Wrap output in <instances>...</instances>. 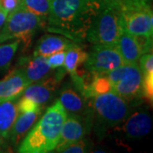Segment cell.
<instances>
[{"label":"cell","instance_id":"1","mask_svg":"<svg viewBox=\"0 0 153 153\" xmlns=\"http://www.w3.org/2000/svg\"><path fill=\"white\" fill-rule=\"evenodd\" d=\"M106 2L107 0H50L46 29L78 44L85 42L89 29Z\"/></svg>","mask_w":153,"mask_h":153},{"label":"cell","instance_id":"2","mask_svg":"<svg viewBox=\"0 0 153 153\" xmlns=\"http://www.w3.org/2000/svg\"><path fill=\"white\" fill-rule=\"evenodd\" d=\"M66 112L58 100L45 111L41 119L23 139L18 152L21 153H47L54 151L60 140Z\"/></svg>","mask_w":153,"mask_h":153},{"label":"cell","instance_id":"3","mask_svg":"<svg viewBox=\"0 0 153 153\" xmlns=\"http://www.w3.org/2000/svg\"><path fill=\"white\" fill-rule=\"evenodd\" d=\"M90 105L93 122L96 123V128L100 134L123 124L130 113L128 101L113 91L91 98Z\"/></svg>","mask_w":153,"mask_h":153},{"label":"cell","instance_id":"4","mask_svg":"<svg viewBox=\"0 0 153 153\" xmlns=\"http://www.w3.org/2000/svg\"><path fill=\"white\" fill-rule=\"evenodd\" d=\"M123 27L119 2L107 0L89 29L86 41L92 44L115 46Z\"/></svg>","mask_w":153,"mask_h":153},{"label":"cell","instance_id":"5","mask_svg":"<svg viewBox=\"0 0 153 153\" xmlns=\"http://www.w3.org/2000/svg\"><path fill=\"white\" fill-rule=\"evenodd\" d=\"M46 22L34 14L19 8L9 13L0 32V44L12 39H19L29 44L40 28L45 27Z\"/></svg>","mask_w":153,"mask_h":153},{"label":"cell","instance_id":"6","mask_svg":"<svg viewBox=\"0 0 153 153\" xmlns=\"http://www.w3.org/2000/svg\"><path fill=\"white\" fill-rule=\"evenodd\" d=\"M123 25L133 35H153V14L151 0L119 2Z\"/></svg>","mask_w":153,"mask_h":153},{"label":"cell","instance_id":"7","mask_svg":"<svg viewBox=\"0 0 153 153\" xmlns=\"http://www.w3.org/2000/svg\"><path fill=\"white\" fill-rule=\"evenodd\" d=\"M112 91L127 101L142 98L143 74L139 64H124L107 73Z\"/></svg>","mask_w":153,"mask_h":153},{"label":"cell","instance_id":"8","mask_svg":"<svg viewBox=\"0 0 153 153\" xmlns=\"http://www.w3.org/2000/svg\"><path fill=\"white\" fill-rule=\"evenodd\" d=\"M124 65L116 46L93 44L83 67L86 71L105 74Z\"/></svg>","mask_w":153,"mask_h":153},{"label":"cell","instance_id":"9","mask_svg":"<svg viewBox=\"0 0 153 153\" xmlns=\"http://www.w3.org/2000/svg\"><path fill=\"white\" fill-rule=\"evenodd\" d=\"M60 102L68 117L79 118L93 124V111L88 99L81 96L76 90L65 88L60 93Z\"/></svg>","mask_w":153,"mask_h":153},{"label":"cell","instance_id":"10","mask_svg":"<svg viewBox=\"0 0 153 153\" xmlns=\"http://www.w3.org/2000/svg\"><path fill=\"white\" fill-rule=\"evenodd\" d=\"M57 71L55 76H46L44 79L36 82L34 84H30L23 92L22 95L33 100L34 102L44 106L48 101H49L55 89L59 86V83L63 77V71L65 69H61Z\"/></svg>","mask_w":153,"mask_h":153},{"label":"cell","instance_id":"11","mask_svg":"<svg viewBox=\"0 0 153 153\" xmlns=\"http://www.w3.org/2000/svg\"><path fill=\"white\" fill-rule=\"evenodd\" d=\"M91 126V123L85 121L67 116L61 128L60 140L55 147L56 152H62L66 146L84 138Z\"/></svg>","mask_w":153,"mask_h":153},{"label":"cell","instance_id":"12","mask_svg":"<svg viewBox=\"0 0 153 153\" xmlns=\"http://www.w3.org/2000/svg\"><path fill=\"white\" fill-rule=\"evenodd\" d=\"M31 83L22 69L16 68L11 71L5 77L0 80V102L20 98Z\"/></svg>","mask_w":153,"mask_h":153},{"label":"cell","instance_id":"13","mask_svg":"<svg viewBox=\"0 0 153 153\" xmlns=\"http://www.w3.org/2000/svg\"><path fill=\"white\" fill-rule=\"evenodd\" d=\"M78 44V43L62 35L45 34L39 38L33 52V55L48 57L56 52L66 51Z\"/></svg>","mask_w":153,"mask_h":153},{"label":"cell","instance_id":"14","mask_svg":"<svg viewBox=\"0 0 153 153\" xmlns=\"http://www.w3.org/2000/svg\"><path fill=\"white\" fill-rule=\"evenodd\" d=\"M122 129L128 139H139L147 135L152 129V117L145 111H139L127 117Z\"/></svg>","mask_w":153,"mask_h":153},{"label":"cell","instance_id":"15","mask_svg":"<svg viewBox=\"0 0 153 153\" xmlns=\"http://www.w3.org/2000/svg\"><path fill=\"white\" fill-rule=\"evenodd\" d=\"M115 46L124 64H137L139 62L141 53L137 45L134 36L128 33L124 27L122 29Z\"/></svg>","mask_w":153,"mask_h":153},{"label":"cell","instance_id":"16","mask_svg":"<svg viewBox=\"0 0 153 153\" xmlns=\"http://www.w3.org/2000/svg\"><path fill=\"white\" fill-rule=\"evenodd\" d=\"M20 68L22 69L25 76L32 83L44 79L51 70L47 57L36 55L22 60Z\"/></svg>","mask_w":153,"mask_h":153},{"label":"cell","instance_id":"17","mask_svg":"<svg viewBox=\"0 0 153 153\" xmlns=\"http://www.w3.org/2000/svg\"><path fill=\"white\" fill-rule=\"evenodd\" d=\"M41 112L42 111H33L18 115L9 138L10 139L11 143L13 145L16 146L23 140L28 132L32 129L33 125L36 123Z\"/></svg>","mask_w":153,"mask_h":153},{"label":"cell","instance_id":"18","mask_svg":"<svg viewBox=\"0 0 153 153\" xmlns=\"http://www.w3.org/2000/svg\"><path fill=\"white\" fill-rule=\"evenodd\" d=\"M16 100H6L0 103V134L4 140L10 138L12 128L19 115Z\"/></svg>","mask_w":153,"mask_h":153},{"label":"cell","instance_id":"19","mask_svg":"<svg viewBox=\"0 0 153 153\" xmlns=\"http://www.w3.org/2000/svg\"><path fill=\"white\" fill-rule=\"evenodd\" d=\"M88 58V53L78 44L66 51L64 60V69L72 76L76 73L77 68L82 66Z\"/></svg>","mask_w":153,"mask_h":153},{"label":"cell","instance_id":"20","mask_svg":"<svg viewBox=\"0 0 153 153\" xmlns=\"http://www.w3.org/2000/svg\"><path fill=\"white\" fill-rule=\"evenodd\" d=\"M21 8L46 21L50 10V0H21Z\"/></svg>","mask_w":153,"mask_h":153},{"label":"cell","instance_id":"21","mask_svg":"<svg viewBox=\"0 0 153 153\" xmlns=\"http://www.w3.org/2000/svg\"><path fill=\"white\" fill-rule=\"evenodd\" d=\"M20 44L19 39H15L13 42L0 45V72L6 71L10 67Z\"/></svg>","mask_w":153,"mask_h":153},{"label":"cell","instance_id":"22","mask_svg":"<svg viewBox=\"0 0 153 153\" xmlns=\"http://www.w3.org/2000/svg\"><path fill=\"white\" fill-rule=\"evenodd\" d=\"M111 91H112V88L108 77L105 76V74L99 73L91 85V98L100 94H104Z\"/></svg>","mask_w":153,"mask_h":153},{"label":"cell","instance_id":"23","mask_svg":"<svg viewBox=\"0 0 153 153\" xmlns=\"http://www.w3.org/2000/svg\"><path fill=\"white\" fill-rule=\"evenodd\" d=\"M139 49L141 53V55L147 53H152V37L153 35L147 34H140V35H134Z\"/></svg>","mask_w":153,"mask_h":153},{"label":"cell","instance_id":"24","mask_svg":"<svg viewBox=\"0 0 153 153\" xmlns=\"http://www.w3.org/2000/svg\"><path fill=\"white\" fill-rule=\"evenodd\" d=\"M17 107H18L19 114L28 112V111H42L43 109V106L34 102L33 100L23 95H22L21 99L18 100Z\"/></svg>","mask_w":153,"mask_h":153},{"label":"cell","instance_id":"25","mask_svg":"<svg viewBox=\"0 0 153 153\" xmlns=\"http://www.w3.org/2000/svg\"><path fill=\"white\" fill-rule=\"evenodd\" d=\"M91 143L88 140L82 138L81 140H77L76 142L71 144L70 146H66L62 152L64 153H84L90 151Z\"/></svg>","mask_w":153,"mask_h":153},{"label":"cell","instance_id":"26","mask_svg":"<svg viewBox=\"0 0 153 153\" xmlns=\"http://www.w3.org/2000/svg\"><path fill=\"white\" fill-rule=\"evenodd\" d=\"M142 98L151 103L153 100V73L143 74Z\"/></svg>","mask_w":153,"mask_h":153},{"label":"cell","instance_id":"27","mask_svg":"<svg viewBox=\"0 0 153 153\" xmlns=\"http://www.w3.org/2000/svg\"><path fill=\"white\" fill-rule=\"evenodd\" d=\"M140 68L142 71V74L153 73V55L152 53L144 54L140 56Z\"/></svg>","mask_w":153,"mask_h":153},{"label":"cell","instance_id":"28","mask_svg":"<svg viewBox=\"0 0 153 153\" xmlns=\"http://www.w3.org/2000/svg\"><path fill=\"white\" fill-rule=\"evenodd\" d=\"M65 55H66V51H60L47 57L51 69H59L60 67L63 66Z\"/></svg>","mask_w":153,"mask_h":153},{"label":"cell","instance_id":"29","mask_svg":"<svg viewBox=\"0 0 153 153\" xmlns=\"http://www.w3.org/2000/svg\"><path fill=\"white\" fill-rule=\"evenodd\" d=\"M0 7L9 14L21 8V0H0Z\"/></svg>","mask_w":153,"mask_h":153},{"label":"cell","instance_id":"30","mask_svg":"<svg viewBox=\"0 0 153 153\" xmlns=\"http://www.w3.org/2000/svg\"><path fill=\"white\" fill-rule=\"evenodd\" d=\"M7 16H8V13L0 7V28H2V27L4 26Z\"/></svg>","mask_w":153,"mask_h":153},{"label":"cell","instance_id":"31","mask_svg":"<svg viewBox=\"0 0 153 153\" xmlns=\"http://www.w3.org/2000/svg\"><path fill=\"white\" fill-rule=\"evenodd\" d=\"M4 145V139L0 134V152H2V149H3Z\"/></svg>","mask_w":153,"mask_h":153},{"label":"cell","instance_id":"32","mask_svg":"<svg viewBox=\"0 0 153 153\" xmlns=\"http://www.w3.org/2000/svg\"><path fill=\"white\" fill-rule=\"evenodd\" d=\"M117 1H118V2H120V1H123V0H117Z\"/></svg>","mask_w":153,"mask_h":153},{"label":"cell","instance_id":"33","mask_svg":"<svg viewBox=\"0 0 153 153\" xmlns=\"http://www.w3.org/2000/svg\"><path fill=\"white\" fill-rule=\"evenodd\" d=\"M0 103H1V102H0Z\"/></svg>","mask_w":153,"mask_h":153}]
</instances>
